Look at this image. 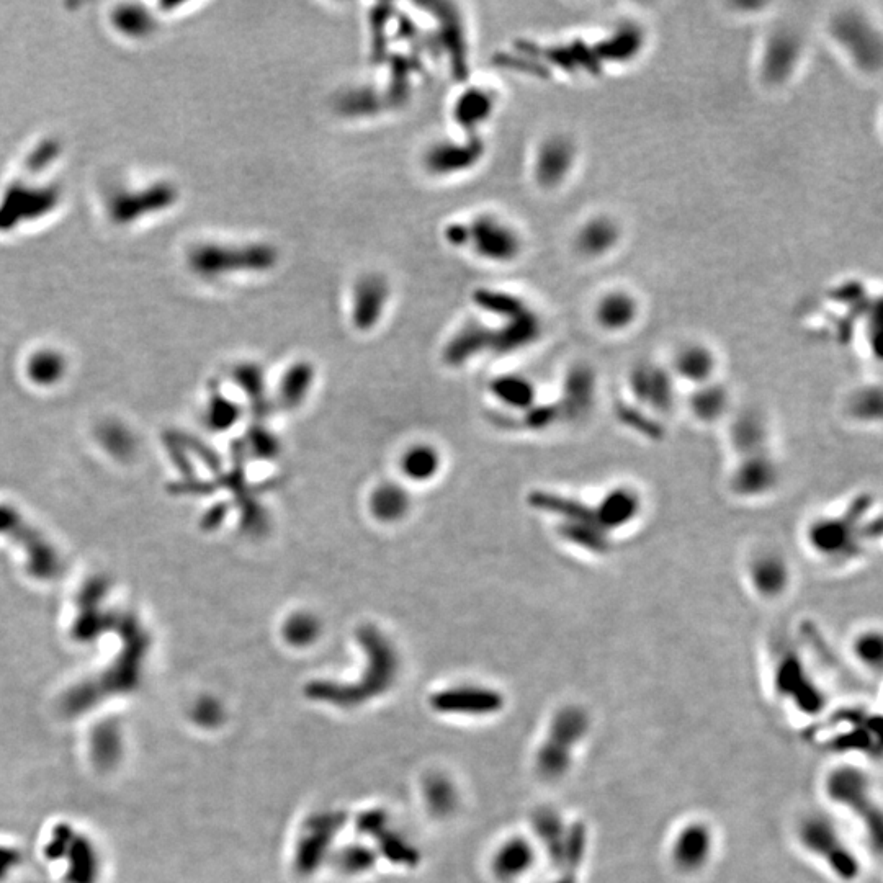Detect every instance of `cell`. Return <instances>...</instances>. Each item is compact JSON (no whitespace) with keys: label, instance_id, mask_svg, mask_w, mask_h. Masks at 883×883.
Listing matches in <instances>:
<instances>
[{"label":"cell","instance_id":"6da1fadb","mask_svg":"<svg viewBox=\"0 0 883 883\" xmlns=\"http://www.w3.org/2000/svg\"><path fill=\"white\" fill-rule=\"evenodd\" d=\"M357 640L367 655V668L362 681L357 684L313 681L305 687L308 699L339 709H355L357 705L380 697L395 686L399 659L388 638L375 625H364L357 630Z\"/></svg>","mask_w":883,"mask_h":883},{"label":"cell","instance_id":"7a4b0ae2","mask_svg":"<svg viewBox=\"0 0 883 883\" xmlns=\"http://www.w3.org/2000/svg\"><path fill=\"white\" fill-rule=\"evenodd\" d=\"M795 839L800 849L836 882L861 880L864 872L861 856L830 816L821 813L802 816L795 828Z\"/></svg>","mask_w":883,"mask_h":883},{"label":"cell","instance_id":"3957f363","mask_svg":"<svg viewBox=\"0 0 883 883\" xmlns=\"http://www.w3.org/2000/svg\"><path fill=\"white\" fill-rule=\"evenodd\" d=\"M823 792L834 807L861 823L875 848H882V808L864 769L854 764L834 766L823 779Z\"/></svg>","mask_w":883,"mask_h":883},{"label":"cell","instance_id":"277c9868","mask_svg":"<svg viewBox=\"0 0 883 883\" xmlns=\"http://www.w3.org/2000/svg\"><path fill=\"white\" fill-rule=\"evenodd\" d=\"M591 731V717L578 705H568L553 715L547 736L538 748L537 771L543 779L560 780L570 772L574 758Z\"/></svg>","mask_w":883,"mask_h":883},{"label":"cell","instance_id":"5b68a950","mask_svg":"<svg viewBox=\"0 0 883 883\" xmlns=\"http://www.w3.org/2000/svg\"><path fill=\"white\" fill-rule=\"evenodd\" d=\"M280 260L277 247L267 243L244 246L208 244L193 254V267L205 277H223L233 272L265 274L274 270Z\"/></svg>","mask_w":883,"mask_h":883},{"label":"cell","instance_id":"8992f818","mask_svg":"<svg viewBox=\"0 0 883 883\" xmlns=\"http://www.w3.org/2000/svg\"><path fill=\"white\" fill-rule=\"evenodd\" d=\"M468 243L480 259L509 264L524 251V239L511 223L496 215H480L467 223Z\"/></svg>","mask_w":883,"mask_h":883},{"label":"cell","instance_id":"52a82bcc","mask_svg":"<svg viewBox=\"0 0 883 883\" xmlns=\"http://www.w3.org/2000/svg\"><path fill=\"white\" fill-rule=\"evenodd\" d=\"M715 851L717 836L704 820L682 823L669 839V862L682 875L702 874L712 864Z\"/></svg>","mask_w":883,"mask_h":883},{"label":"cell","instance_id":"ba28073f","mask_svg":"<svg viewBox=\"0 0 883 883\" xmlns=\"http://www.w3.org/2000/svg\"><path fill=\"white\" fill-rule=\"evenodd\" d=\"M774 687L777 695L794 705L797 712L815 717L825 710L826 700L820 687L808 676L803 661L795 651H785L774 669Z\"/></svg>","mask_w":883,"mask_h":883},{"label":"cell","instance_id":"9c48e42d","mask_svg":"<svg viewBox=\"0 0 883 883\" xmlns=\"http://www.w3.org/2000/svg\"><path fill=\"white\" fill-rule=\"evenodd\" d=\"M834 40L864 71H877L882 63V40L874 25L862 14L843 12L831 23Z\"/></svg>","mask_w":883,"mask_h":883},{"label":"cell","instance_id":"30bf717a","mask_svg":"<svg viewBox=\"0 0 883 883\" xmlns=\"http://www.w3.org/2000/svg\"><path fill=\"white\" fill-rule=\"evenodd\" d=\"M867 501H869L867 498L857 499L846 517H823L815 520L807 530L808 543L813 548V552L826 558L844 556L852 552L856 543L854 527L869 507Z\"/></svg>","mask_w":883,"mask_h":883},{"label":"cell","instance_id":"8fae6325","mask_svg":"<svg viewBox=\"0 0 883 883\" xmlns=\"http://www.w3.org/2000/svg\"><path fill=\"white\" fill-rule=\"evenodd\" d=\"M346 815L341 812H324L306 821L300 841L296 846L295 869L298 874L310 875L321 866L328 856L336 834L341 831Z\"/></svg>","mask_w":883,"mask_h":883},{"label":"cell","instance_id":"7c38bea8","mask_svg":"<svg viewBox=\"0 0 883 883\" xmlns=\"http://www.w3.org/2000/svg\"><path fill=\"white\" fill-rule=\"evenodd\" d=\"M803 41L792 28H777L767 36L761 53L762 81L769 86H782L794 76L802 61Z\"/></svg>","mask_w":883,"mask_h":883},{"label":"cell","instance_id":"4fadbf2b","mask_svg":"<svg viewBox=\"0 0 883 883\" xmlns=\"http://www.w3.org/2000/svg\"><path fill=\"white\" fill-rule=\"evenodd\" d=\"M628 388L635 404L653 414H668L674 408V380L666 368L638 364L628 375Z\"/></svg>","mask_w":883,"mask_h":883},{"label":"cell","instance_id":"5bb4252c","mask_svg":"<svg viewBox=\"0 0 883 883\" xmlns=\"http://www.w3.org/2000/svg\"><path fill=\"white\" fill-rule=\"evenodd\" d=\"M578 148L570 136L552 135L538 144L534 159V179L542 189L560 187L576 166Z\"/></svg>","mask_w":883,"mask_h":883},{"label":"cell","instance_id":"9a60e30c","mask_svg":"<svg viewBox=\"0 0 883 883\" xmlns=\"http://www.w3.org/2000/svg\"><path fill=\"white\" fill-rule=\"evenodd\" d=\"M390 293V285L383 275L364 274L357 278L350 298V314L357 331L368 332L377 328L390 301Z\"/></svg>","mask_w":883,"mask_h":883},{"label":"cell","instance_id":"2e32d148","mask_svg":"<svg viewBox=\"0 0 883 883\" xmlns=\"http://www.w3.org/2000/svg\"><path fill=\"white\" fill-rule=\"evenodd\" d=\"M485 154V143L480 136H470L467 143L439 141L424 154V167L432 175L458 174L475 167Z\"/></svg>","mask_w":883,"mask_h":883},{"label":"cell","instance_id":"e0dca14e","mask_svg":"<svg viewBox=\"0 0 883 883\" xmlns=\"http://www.w3.org/2000/svg\"><path fill=\"white\" fill-rule=\"evenodd\" d=\"M779 467L766 452L743 457L731 475V491L745 499L767 496L779 486Z\"/></svg>","mask_w":883,"mask_h":883},{"label":"cell","instance_id":"ac0fdd59","mask_svg":"<svg viewBox=\"0 0 883 883\" xmlns=\"http://www.w3.org/2000/svg\"><path fill=\"white\" fill-rule=\"evenodd\" d=\"M643 503L637 489L620 485L607 491L601 501L592 506L594 524L606 534H614L632 525L640 517Z\"/></svg>","mask_w":883,"mask_h":883},{"label":"cell","instance_id":"d6986e66","mask_svg":"<svg viewBox=\"0 0 883 883\" xmlns=\"http://www.w3.org/2000/svg\"><path fill=\"white\" fill-rule=\"evenodd\" d=\"M748 578L751 588L761 599L776 601L789 591L792 571L779 552L762 550L749 561Z\"/></svg>","mask_w":883,"mask_h":883},{"label":"cell","instance_id":"ffe728a7","mask_svg":"<svg viewBox=\"0 0 883 883\" xmlns=\"http://www.w3.org/2000/svg\"><path fill=\"white\" fill-rule=\"evenodd\" d=\"M432 709L455 715H491L503 709L504 697L486 687H453L437 692L431 699Z\"/></svg>","mask_w":883,"mask_h":883},{"label":"cell","instance_id":"44dd1931","mask_svg":"<svg viewBox=\"0 0 883 883\" xmlns=\"http://www.w3.org/2000/svg\"><path fill=\"white\" fill-rule=\"evenodd\" d=\"M622 241L619 221L609 215H594L579 226L574 247L586 259L609 256Z\"/></svg>","mask_w":883,"mask_h":883},{"label":"cell","instance_id":"7402d4cb","mask_svg":"<svg viewBox=\"0 0 883 883\" xmlns=\"http://www.w3.org/2000/svg\"><path fill=\"white\" fill-rule=\"evenodd\" d=\"M646 35L641 25L635 22H624L601 41L592 45L601 64H627L640 56L645 50Z\"/></svg>","mask_w":883,"mask_h":883},{"label":"cell","instance_id":"603a6c76","mask_svg":"<svg viewBox=\"0 0 883 883\" xmlns=\"http://www.w3.org/2000/svg\"><path fill=\"white\" fill-rule=\"evenodd\" d=\"M638 316H640V303L637 296L622 288L604 293L597 300L594 308L597 326L602 331L612 334L632 328L633 324L637 323Z\"/></svg>","mask_w":883,"mask_h":883},{"label":"cell","instance_id":"cb8c5ba5","mask_svg":"<svg viewBox=\"0 0 883 883\" xmlns=\"http://www.w3.org/2000/svg\"><path fill=\"white\" fill-rule=\"evenodd\" d=\"M596 398V375L588 365H573L563 383V398L558 403L561 417L578 419L588 413Z\"/></svg>","mask_w":883,"mask_h":883},{"label":"cell","instance_id":"d4e9b609","mask_svg":"<svg viewBox=\"0 0 883 883\" xmlns=\"http://www.w3.org/2000/svg\"><path fill=\"white\" fill-rule=\"evenodd\" d=\"M717 367L715 352L700 342H689L674 354V377L691 383L695 388L713 381Z\"/></svg>","mask_w":883,"mask_h":883},{"label":"cell","instance_id":"484cf974","mask_svg":"<svg viewBox=\"0 0 883 883\" xmlns=\"http://www.w3.org/2000/svg\"><path fill=\"white\" fill-rule=\"evenodd\" d=\"M542 334V321L529 306L516 316L506 319L499 331H493L491 350L506 355L534 344Z\"/></svg>","mask_w":883,"mask_h":883},{"label":"cell","instance_id":"4316f807","mask_svg":"<svg viewBox=\"0 0 883 883\" xmlns=\"http://www.w3.org/2000/svg\"><path fill=\"white\" fill-rule=\"evenodd\" d=\"M491 344H493L491 329L486 328L483 324H467L445 346V364L450 367H460V365L467 364L476 355L491 349Z\"/></svg>","mask_w":883,"mask_h":883},{"label":"cell","instance_id":"83f0119b","mask_svg":"<svg viewBox=\"0 0 883 883\" xmlns=\"http://www.w3.org/2000/svg\"><path fill=\"white\" fill-rule=\"evenodd\" d=\"M496 100L491 90L471 87L453 105V118L467 133H475L493 115Z\"/></svg>","mask_w":883,"mask_h":883},{"label":"cell","instance_id":"f1b7e54d","mask_svg":"<svg viewBox=\"0 0 883 883\" xmlns=\"http://www.w3.org/2000/svg\"><path fill=\"white\" fill-rule=\"evenodd\" d=\"M535 864V849L524 838H512L501 846L494 857V874L498 879L512 882L527 874Z\"/></svg>","mask_w":883,"mask_h":883},{"label":"cell","instance_id":"f546056e","mask_svg":"<svg viewBox=\"0 0 883 883\" xmlns=\"http://www.w3.org/2000/svg\"><path fill=\"white\" fill-rule=\"evenodd\" d=\"M731 444L741 458L766 452V421L754 411H746L736 417L731 426Z\"/></svg>","mask_w":883,"mask_h":883},{"label":"cell","instance_id":"4dcf8cb0","mask_svg":"<svg viewBox=\"0 0 883 883\" xmlns=\"http://www.w3.org/2000/svg\"><path fill=\"white\" fill-rule=\"evenodd\" d=\"M728 406H730V393L725 386L715 381L697 386L689 399L692 416L704 424H715L720 421L727 414Z\"/></svg>","mask_w":883,"mask_h":883},{"label":"cell","instance_id":"1f68e13d","mask_svg":"<svg viewBox=\"0 0 883 883\" xmlns=\"http://www.w3.org/2000/svg\"><path fill=\"white\" fill-rule=\"evenodd\" d=\"M529 504L537 511L560 517L561 522H583V520L594 522L592 506L561 494L534 491L529 496Z\"/></svg>","mask_w":883,"mask_h":883},{"label":"cell","instance_id":"d6a6232c","mask_svg":"<svg viewBox=\"0 0 883 883\" xmlns=\"http://www.w3.org/2000/svg\"><path fill=\"white\" fill-rule=\"evenodd\" d=\"M314 383V367L310 362H296L288 368L278 388V401L285 409L300 408L310 395Z\"/></svg>","mask_w":883,"mask_h":883},{"label":"cell","instance_id":"836d02e7","mask_svg":"<svg viewBox=\"0 0 883 883\" xmlns=\"http://www.w3.org/2000/svg\"><path fill=\"white\" fill-rule=\"evenodd\" d=\"M560 535L565 542L571 543L573 547L583 550V552L591 553V555L602 556L610 552V535L604 530L599 529L594 522L583 520V522H561Z\"/></svg>","mask_w":883,"mask_h":883},{"label":"cell","instance_id":"e575fe53","mask_svg":"<svg viewBox=\"0 0 883 883\" xmlns=\"http://www.w3.org/2000/svg\"><path fill=\"white\" fill-rule=\"evenodd\" d=\"M409 507H411L409 494L401 486L393 483L378 486L370 498V511L373 516L386 524L403 519L408 514Z\"/></svg>","mask_w":883,"mask_h":883},{"label":"cell","instance_id":"d590c367","mask_svg":"<svg viewBox=\"0 0 883 883\" xmlns=\"http://www.w3.org/2000/svg\"><path fill=\"white\" fill-rule=\"evenodd\" d=\"M493 395L507 406V408L527 411L532 408L537 399V391L532 381L520 375H503L491 383Z\"/></svg>","mask_w":883,"mask_h":883},{"label":"cell","instance_id":"8d00e7d4","mask_svg":"<svg viewBox=\"0 0 883 883\" xmlns=\"http://www.w3.org/2000/svg\"><path fill=\"white\" fill-rule=\"evenodd\" d=\"M401 467L409 480L429 481L439 473L440 455L429 445H417L404 453Z\"/></svg>","mask_w":883,"mask_h":883},{"label":"cell","instance_id":"74e56055","mask_svg":"<svg viewBox=\"0 0 883 883\" xmlns=\"http://www.w3.org/2000/svg\"><path fill=\"white\" fill-rule=\"evenodd\" d=\"M321 635V622L310 612H296L285 622L283 637L288 645L306 648L316 643Z\"/></svg>","mask_w":883,"mask_h":883},{"label":"cell","instance_id":"f35d334b","mask_svg":"<svg viewBox=\"0 0 883 883\" xmlns=\"http://www.w3.org/2000/svg\"><path fill=\"white\" fill-rule=\"evenodd\" d=\"M473 301L476 306H480L481 310L489 311V313L504 319L512 318L527 308L524 300L519 296L509 292H499V290H485V288L473 293Z\"/></svg>","mask_w":883,"mask_h":883},{"label":"cell","instance_id":"ab89813d","mask_svg":"<svg viewBox=\"0 0 883 883\" xmlns=\"http://www.w3.org/2000/svg\"><path fill=\"white\" fill-rule=\"evenodd\" d=\"M236 380L247 398L251 399L252 408L257 416L264 417L269 408L265 401V378L262 368L254 364L241 365L236 372Z\"/></svg>","mask_w":883,"mask_h":883},{"label":"cell","instance_id":"60d3db41","mask_svg":"<svg viewBox=\"0 0 883 883\" xmlns=\"http://www.w3.org/2000/svg\"><path fill=\"white\" fill-rule=\"evenodd\" d=\"M852 653L864 668L880 673L882 668L883 640L879 630L859 633L852 643Z\"/></svg>","mask_w":883,"mask_h":883},{"label":"cell","instance_id":"b9f144b4","mask_svg":"<svg viewBox=\"0 0 883 883\" xmlns=\"http://www.w3.org/2000/svg\"><path fill=\"white\" fill-rule=\"evenodd\" d=\"M617 417L625 426L630 427L632 431L645 435L646 439H661L663 435V427L656 421L655 417L648 416V411H643L640 406H628V404H619L617 408Z\"/></svg>","mask_w":883,"mask_h":883},{"label":"cell","instance_id":"7bdbcfd3","mask_svg":"<svg viewBox=\"0 0 883 883\" xmlns=\"http://www.w3.org/2000/svg\"><path fill=\"white\" fill-rule=\"evenodd\" d=\"M852 416L859 421L879 422L882 417V391L880 388H866L857 393L849 403Z\"/></svg>","mask_w":883,"mask_h":883},{"label":"cell","instance_id":"ee69618b","mask_svg":"<svg viewBox=\"0 0 883 883\" xmlns=\"http://www.w3.org/2000/svg\"><path fill=\"white\" fill-rule=\"evenodd\" d=\"M375 836H380V838H377L378 844H380V849L383 851V854H385L390 861L396 862V864H404V866H416L419 856H417V852L414 851V849L411 848L401 836L385 830H381L380 833L375 834Z\"/></svg>","mask_w":883,"mask_h":883},{"label":"cell","instance_id":"f6af8a7d","mask_svg":"<svg viewBox=\"0 0 883 883\" xmlns=\"http://www.w3.org/2000/svg\"><path fill=\"white\" fill-rule=\"evenodd\" d=\"M249 445H251L252 453L259 460H265V462H274L282 452L277 437L262 426L252 427L249 432Z\"/></svg>","mask_w":883,"mask_h":883},{"label":"cell","instance_id":"bcb514c9","mask_svg":"<svg viewBox=\"0 0 883 883\" xmlns=\"http://www.w3.org/2000/svg\"><path fill=\"white\" fill-rule=\"evenodd\" d=\"M373 862H375V854L362 846L344 849L339 856V867L346 874H362L373 866Z\"/></svg>","mask_w":883,"mask_h":883},{"label":"cell","instance_id":"7dc6e473","mask_svg":"<svg viewBox=\"0 0 883 883\" xmlns=\"http://www.w3.org/2000/svg\"><path fill=\"white\" fill-rule=\"evenodd\" d=\"M560 417L561 413L558 404H543V406L534 404L532 408L525 411L524 422L525 426L532 429V431H542V429H547V427L555 424Z\"/></svg>","mask_w":883,"mask_h":883},{"label":"cell","instance_id":"c3c4849f","mask_svg":"<svg viewBox=\"0 0 883 883\" xmlns=\"http://www.w3.org/2000/svg\"><path fill=\"white\" fill-rule=\"evenodd\" d=\"M453 792L444 780H434L429 784L427 789V802L431 805L432 810L437 813H447L453 805Z\"/></svg>","mask_w":883,"mask_h":883},{"label":"cell","instance_id":"681fc988","mask_svg":"<svg viewBox=\"0 0 883 883\" xmlns=\"http://www.w3.org/2000/svg\"><path fill=\"white\" fill-rule=\"evenodd\" d=\"M238 416L239 411L236 404L229 403L226 399H216L213 414H211V421L216 427H220V429L231 427L234 422L238 421Z\"/></svg>","mask_w":883,"mask_h":883},{"label":"cell","instance_id":"f907efd6","mask_svg":"<svg viewBox=\"0 0 883 883\" xmlns=\"http://www.w3.org/2000/svg\"><path fill=\"white\" fill-rule=\"evenodd\" d=\"M385 813L380 812V810H372V812L364 813V815L359 816V821H357V830L360 833L364 834H375L380 833L381 830H385L386 825Z\"/></svg>","mask_w":883,"mask_h":883},{"label":"cell","instance_id":"816d5d0a","mask_svg":"<svg viewBox=\"0 0 883 883\" xmlns=\"http://www.w3.org/2000/svg\"><path fill=\"white\" fill-rule=\"evenodd\" d=\"M444 238L452 247H467V223H452L444 231Z\"/></svg>","mask_w":883,"mask_h":883}]
</instances>
